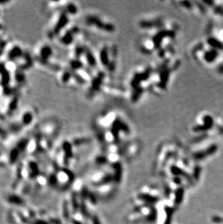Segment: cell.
I'll use <instances>...</instances> for the list:
<instances>
[{"mask_svg":"<svg viewBox=\"0 0 223 224\" xmlns=\"http://www.w3.org/2000/svg\"><path fill=\"white\" fill-rule=\"evenodd\" d=\"M218 71L220 73H223V64H222V65H221L220 67H219Z\"/></svg>","mask_w":223,"mask_h":224,"instance_id":"cell-9","label":"cell"},{"mask_svg":"<svg viewBox=\"0 0 223 224\" xmlns=\"http://www.w3.org/2000/svg\"><path fill=\"white\" fill-rule=\"evenodd\" d=\"M9 200H10L11 203H13V204H18V205H21V204L23 203V201H22V199H21V198L18 197V196H10V197L9 198Z\"/></svg>","mask_w":223,"mask_h":224,"instance_id":"cell-6","label":"cell"},{"mask_svg":"<svg viewBox=\"0 0 223 224\" xmlns=\"http://www.w3.org/2000/svg\"><path fill=\"white\" fill-rule=\"evenodd\" d=\"M218 55V53H217V51L215 50V49H212V50H209L206 51L205 54L204 55V60H206L207 62H212L213 61H215V59Z\"/></svg>","mask_w":223,"mask_h":224,"instance_id":"cell-1","label":"cell"},{"mask_svg":"<svg viewBox=\"0 0 223 224\" xmlns=\"http://www.w3.org/2000/svg\"><path fill=\"white\" fill-rule=\"evenodd\" d=\"M32 119H33L32 114L30 113H26L24 115H23V124H25V125H28L29 124H31V121H32Z\"/></svg>","mask_w":223,"mask_h":224,"instance_id":"cell-2","label":"cell"},{"mask_svg":"<svg viewBox=\"0 0 223 224\" xmlns=\"http://www.w3.org/2000/svg\"><path fill=\"white\" fill-rule=\"evenodd\" d=\"M18 155H19V152H18V150H13L12 152H11L10 155V161L11 163H13V162L16 160L18 157Z\"/></svg>","mask_w":223,"mask_h":224,"instance_id":"cell-5","label":"cell"},{"mask_svg":"<svg viewBox=\"0 0 223 224\" xmlns=\"http://www.w3.org/2000/svg\"><path fill=\"white\" fill-rule=\"evenodd\" d=\"M21 49L18 48V47H16V48L12 49V52H10L11 58H15V56H19V55H21Z\"/></svg>","mask_w":223,"mask_h":224,"instance_id":"cell-7","label":"cell"},{"mask_svg":"<svg viewBox=\"0 0 223 224\" xmlns=\"http://www.w3.org/2000/svg\"><path fill=\"white\" fill-rule=\"evenodd\" d=\"M30 168H31V176L34 177V176H36V175H38V166L36 163H34V162H32L30 164Z\"/></svg>","mask_w":223,"mask_h":224,"instance_id":"cell-4","label":"cell"},{"mask_svg":"<svg viewBox=\"0 0 223 224\" xmlns=\"http://www.w3.org/2000/svg\"><path fill=\"white\" fill-rule=\"evenodd\" d=\"M52 54V50L49 47H44L41 49V55L44 58L47 59L48 57H49Z\"/></svg>","mask_w":223,"mask_h":224,"instance_id":"cell-3","label":"cell"},{"mask_svg":"<svg viewBox=\"0 0 223 224\" xmlns=\"http://www.w3.org/2000/svg\"><path fill=\"white\" fill-rule=\"evenodd\" d=\"M0 136L2 137H5L6 136V132L5 131V130L2 129L1 127H0Z\"/></svg>","mask_w":223,"mask_h":224,"instance_id":"cell-8","label":"cell"}]
</instances>
